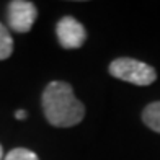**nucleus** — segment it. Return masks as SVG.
<instances>
[{
	"label": "nucleus",
	"instance_id": "obj_1",
	"mask_svg": "<svg viewBox=\"0 0 160 160\" xmlns=\"http://www.w3.org/2000/svg\"><path fill=\"white\" fill-rule=\"evenodd\" d=\"M42 111L49 124L56 128L77 126L85 116V106L67 82L54 80L46 85L41 97Z\"/></svg>",
	"mask_w": 160,
	"mask_h": 160
},
{
	"label": "nucleus",
	"instance_id": "obj_2",
	"mask_svg": "<svg viewBox=\"0 0 160 160\" xmlns=\"http://www.w3.org/2000/svg\"><path fill=\"white\" fill-rule=\"evenodd\" d=\"M108 70L114 78L137 87H147L157 80V70L152 65L132 57H118L110 64Z\"/></svg>",
	"mask_w": 160,
	"mask_h": 160
},
{
	"label": "nucleus",
	"instance_id": "obj_3",
	"mask_svg": "<svg viewBox=\"0 0 160 160\" xmlns=\"http://www.w3.org/2000/svg\"><path fill=\"white\" fill-rule=\"evenodd\" d=\"M38 8L28 0H13L8 3V25L15 33H28L33 28Z\"/></svg>",
	"mask_w": 160,
	"mask_h": 160
},
{
	"label": "nucleus",
	"instance_id": "obj_4",
	"mask_svg": "<svg viewBox=\"0 0 160 160\" xmlns=\"http://www.w3.org/2000/svg\"><path fill=\"white\" fill-rule=\"evenodd\" d=\"M56 34L64 49H78L87 41V30L74 17H62L56 25Z\"/></svg>",
	"mask_w": 160,
	"mask_h": 160
},
{
	"label": "nucleus",
	"instance_id": "obj_5",
	"mask_svg": "<svg viewBox=\"0 0 160 160\" xmlns=\"http://www.w3.org/2000/svg\"><path fill=\"white\" fill-rule=\"evenodd\" d=\"M142 121L149 129L160 134V101L149 103L142 111Z\"/></svg>",
	"mask_w": 160,
	"mask_h": 160
},
{
	"label": "nucleus",
	"instance_id": "obj_6",
	"mask_svg": "<svg viewBox=\"0 0 160 160\" xmlns=\"http://www.w3.org/2000/svg\"><path fill=\"white\" fill-rule=\"evenodd\" d=\"M13 52V39L7 26L0 23V61L8 59Z\"/></svg>",
	"mask_w": 160,
	"mask_h": 160
},
{
	"label": "nucleus",
	"instance_id": "obj_7",
	"mask_svg": "<svg viewBox=\"0 0 160 160\" xmlns=\"http://www.w3.org/2000/svg\"><path fill=\"white\" fill-rule=\"evenodd\" d=\"M3 160H39V157L34 154L33 150L25 149V147H17L10 150L8 154L5 155Z\"/></svg>",
	"mask_w": 160,
	"mask_h": 160
},
{
	"label": "nucleus",
	"instance_id": "obj_8",
	"mask_svg": "<svg viewBox=\"0 0 160 160\" xmlns=\"http://www.w3.org/2000/svg\"><path fill=\"white\" fill-rule=\"evenodd\" d=\"M26 116H28V114H26L25 110H17V113H15V118H17V119H25Z\"/></svg>",
	"mask_w": 160,
	"mask_h": 160
},
{
	"label": "nucleus",
	"instance_id": "obj_9",
	"mask_svg": "<svg viewBox=\"0 0 160 160\" xmlns=\"http://www.w3.org/2000/svg\"><path fill=\"white\" fill-rule=\"evenodd\" d=\"M3 158V149H2V145H0V160Z\"/></svg>",
	"mask_w": 160,
	"mask_h": 160
}]
</instances>
